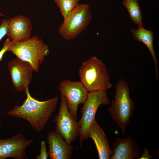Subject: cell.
<instances>
[{
	"instance_id": "cell-1",
	"label": "cell",
	"mask_w": 159,
	"mask_h": 159,
	"mask_svg": "<svg viewBox=\"0 0 159 159\" xmlns=\"http://www.w3.org/2000/svg\"><path fill=\"white\" fill-rule=\"evenodd\" d=\"M26 98L20 106L16 105L7 112L9 116L27 121L37 131L42 130L56 108L57 97L40 101L32 97L28 87L24 91Z\"/></svg>"
},
{
	"instance_id": "cell-2",
	"label": "cell",
	"mask_w": 159,
	"mask_h": 159,
	"mask_svg": "<svg viewBox=\"0 0 159 159\" xmlns=\"http://www.w3.org/2000/svg\"><path fill=\"white\" fill-rule=\"evenodd\" d=\"M78 73L80 81L89 92L106 91L112 87L105 64L96 55L91 56L82 62Z\"/></svg>"
},
{
	"instance_id": "cell-3",
	"label": "cell",
	"mask_w": 159,
	"mask_h": 159,
	"mask_svg": "<svg viewBox=\"0 0 159 159\" xmlns=\"http://www.w3.org/2000/svg\"><path fill=\"white\" fill-rule=\"evenodd\" d=\"M115 90L114 99L108 112L124 135L126 128L130 123V117L133 115L134 103L130 95L129 84L124 79L117 82Z\"/></svg>"
},
{
	"instance_id": "cell-4",
	"label": "cell",
	"mask_w": 159,
	"mask_h": 159,
	"mask_svg": "<svg viewBox=\"0 0 159 159\" xmlns=\"http://www.w3.org/2000/svg\"><path fill=\"white\" fill-rule=\"evenodd\" d=\"M7 52H11L16 57L28 63L34 71L38 72L45 57L49 53L48 46L37 36L21 42H12Z\"/></svg>"
},
{
	"instance_id": "cell-5",
	"label": "cell",
	"mask_w": 159,
	"mask_h": 159,
	"mask_svg": "<svg viewBox=\"0 0 159 159\" xmlns=\"http://www.w3.org/2000/svg\"><path fill=\"white\" fill-rule=\"evenodd\" d=\"M92 18L89 5L79 4L64 19L58 31L65 39L70 40L78 36L87 26Z\"/></svg>"
},
{
	"instance_id": "cell-6",
	"label": "cell",
	"mask_w": 159,
	"mask_h": 159,
	"mask_svg": "<svg viewBox=\"0 0 159 159\" xmlns=\"http://www.w3.org/2000/svg\"><path fill=\"white\" fill-rule=\"evenodd\" d=\"M111 103L106 91L96 90L89 92L87 98L81 109L82 116L78 121L80 126L79 136L80 147L83 141L88 138L90 129L95 119L98 108L102 105H110Z\"/></svg>"
},
{
	"instance_id": "cell-7",
	"label": "cell",
	"mask_w": 159,
	"mask_h": 159,
	"mask_svg": "<svg viewBox=\"0 0 159 159\" xmlns=\"http://www.w3.org/2000/svg\"><path fill=\"white\" fill-rule=\"evenodd\" d=\"M60 97V107L53 122L55 124V130L66 141L71 144L79 137L80 126L78 122L74 119L70 113L65 98L61 95Z\"/></svg>"
},
{
	"instance_id": "cell-8",
	"label": "cell",
	"mask_w": 159,
	"mask_h": 159,
	"mask_svg": "<svg viewBox=\"0 0 159 159\" xmlns=\"http://www.w3.org/2000/svg\"><path fill=\"white\" fill-rule=\"evenodd\" d=\"M59 90L66 99L69 110L73 117L77 120L78 107L83 105L88 97L89 92L81 82L64 80L60 82Z\"/></svg>"
},
{
	"instance_id": "cell-9",
	"label": "cell",
	"mask_w": 159,
	"mask_h": 159,
	"mask_svg": "<svg viewBox=\"0 0 159 159\" xmlns=\"http://www.w3.org/2000/svg\"><path fill=\"white\" fill-rule=\"evenodd\" d=\"M33 140L27 139L21 133L7 139H0V159H27L26 150Z\"/></svg>"
},
{
	"instance_id": "cell-10",
	"label": "cell",
	"mask_w": 159,
	"mask_h": 159,
	"mask_svg": "<svg viewBox=\"0 0 159 159\" xmlns=\"http://www.w3.org/2000/svg\"><path fill=\"white\" fill-rule=\"evenodd\" d=\"M7 67L15 89L19 92L24 91L32 80L34 71L32 67L17 57L9 60Z\"/></svg>"
},
{
	"instance_id": "cell-11",
	"label": "cell",
	"mask_w": 159,
	"mask_h": 159,
	"mask_svg": "<svg viewBox=\"0 0 159 159\" xmlns=\"http://www.w3.org/2000/svg\"><path fill=\"white\" fill-rule=\"evenodd\" d=\"M46 141L49 145L47 152L50 159H70L72 155L73 146L64 140L55 130L47 133Z\"/></svg>"
},
{
	"instance_id": "cell-12",
	"label": "cell",
	"mask_w": 159,
	"mask_h": 159,
	"mask_svg": "<svg viewBox=\"0 0 159 159\" xmlns=\"http://www.w3.org/2000/svg\"><path fill=\"white\" fill-rule=\"evenodd\" d=\"M6 35L12 42H21L30 38L32 25L23 15H17L8 20Z\"/></svg>"
},
{
	"instance_id": "cell-13",
	"label": "cell",
	"mask_w": 159,
	"mask_h": 159,
	"mask_svg": "<svg viewBox=\"0 0 159 159\" xmlns=\"http://www.w3.org/2000/svg\"><path fill=\"white\" fill-rule=\"evenodd\" d=\"M111 149L113 154L110 159H134L140 155L137 143L130 136L124 139L118 136Z\"/></svg>"
},
{
	"instance_id": "cell-14",
	"label": "cell",
	"mask_w": 159,
	"mask_h": 159,
	"mask_svg": "<svg viewBox=\"0 0 159 159\" xmlns=\"http://www.w3.org/2000/svg\"><path fill=\"white\" fill-rule=\"evenodd\" d=\"M88 138L93 140L97 150L99 159H110L113 152L110 147L108 140L104 132L95 119L90 128Z\"/></svg>"
},
{
	"instance_id": "cell-15",
	"label": "cell",
	"mask_w": 159,
	"mask_h": 159,
	"mask_svg": "<svg viewBox=\"0 0 159 159\" xmlns=\"http://www.w3.org/2000/svg\"><path fill=\"white\" fill-rule=\"evenodd\" d=\"M130 31L135 39L143 43L149 50L154 64L156 78L157 80L158 78V61L153 47V32L151 30L145 29L143 27H138L137 29L132 28Z\"/></svg>"
},
{
	"instance_id": "cell-16",
	"label": "cell",
	"mask_w": 159,
	"mask_h": 159,
	"mask_svg": "<svg viewBox=\"0 0 159 159\" xmlns=\"http://www.w3.org/2000/svg\"><path fill=\"white\" fill-rule=\"evenodd\" d=\"M122 3L127 9L131 21L138 27H143L142 13L138 0H124Z\"/></svg>"
},
{
	"instance_id": "cell-17",
	"label": "cell",
	"mask_w": 159,
	"mask_h": 159,
	"mask_svg": "<svg viewBox=\"0 0 159 159\" xmlns=\"http://www.w3.org/2000/svg\"><path fill=\"white\" fill-rule=\"evenodd\" d=\"M59 8L64 19L65 18L78 4V0H54Z\"/></svg>"
},
{
	"instance_id": "cell-18",
	"label": "cell",
	"mask_w": 159,
	"mask_h": 159,
	"mask_svg": "<svg viewBox=\"0 0 159 159\" xmlns=\"http://www.w3.org/2000/svg\"><path fill=\"white\" fill-rule=\"evenodd\" d=\"M40 153L37 155L36 156V159H47L48 157V155L47 151L46 143L44 140H42L40 141Z\"/></svg>"
},
{
	"instance_id": "cell-19",
	"label": "cell",
	"mask_w": 159,
	"mask_h": 159,
	"mask_svg": "<svg viewBox=\"0 0 159 159\" xmlns=\"http://www.w3.org/2000/svg\"><path fill=\"white\" fill-rule=\"evenodd\" d=\"M8 19H4L1 22L0 25V41L7 34Z\"/></svg>"
},
{
	"instance_id": "cell-20",
	"label": "cell",
	"mask_w": 159,
	"mask_h": 159,
	"mask_svg": "<svg viewBox=\"0 0 159 159\" xmlns=\"http://www.w3.org/2000/svg\"><path fill=\"white\" fill-rule=\"evenodd\" d=\"M12 42L9 38H6L3 44V46L0 51V61L2 60L4 53L7 51L9 47L12 44Z\"/></svg>"
},
{
	"instance_id": "cell-21",
	"label": "cell",
	"mask_w": 159,
	"mask_h": 159,
	"mask_svg": "<svg viewBox=\"0 0 159 159\" xmlns=\"http://www.w3.org/2000/svg\"><path fill=\"white\" fill-rule=\"evenodd\" d=\"M153 158V156L149 154V151L146 148H144L143 153L142 155L138 158V159H151Z\"/></svg>"
},
{
	"instance_id": "cell-22",
	"label": "cell",
	"mask_w": 159,
	"mask_h": 159,
	"mask_svg": "<svg viewBox=\"0 0 159 159\" xmlns=\"http://www.w3.org/2000/svg\"><path fill=\"white\" fill-rule=\"evenodd\" d=\"M1 122L0 121V127L1 126Z\"/></svg>"
}]
</instances>
